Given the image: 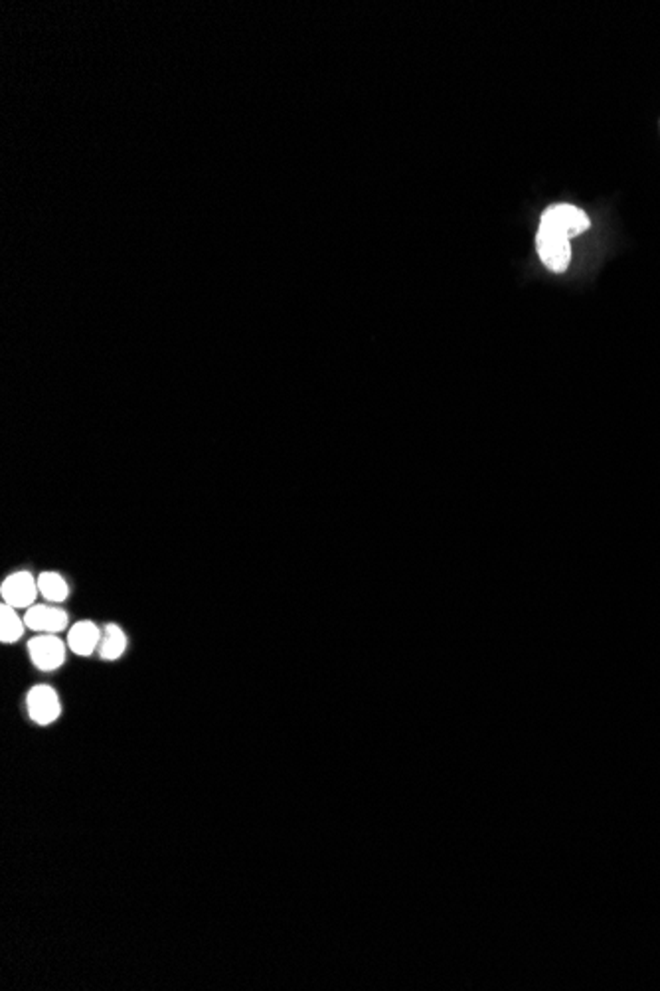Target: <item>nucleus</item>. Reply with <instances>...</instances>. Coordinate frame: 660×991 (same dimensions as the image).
I'll use <instances>...</instances> for the list:
<instances>
[{
    "instance_id": "2",
    "label": "nucleus",
    "mask_w": 660,
    "mask_h": 991,
    "mask_svg": "<svg viewBox=\"0 0 660 991\" xmlns=\"http://www.w3.org/2000/svg\"><path fill=\"white\" fill-rule=\"evenodd\" d=\"M536 249L542 264L554 273H563L570 268L571 246L568 237L554 234L544 228H538Z\"/></svg>"
},
{
    "instance_id": "10",
    "label": "nucleus",
    "mask_w": 660,
    "mask_h": 991,
    "mask_svg": "<svg viewBox=\"0 0 660 991\" xmlns=\"http://www.w3.org/2000/svg\"><path fill=\"white\" fill-rule=\"evenodd\" d=\"M38 590L47 602H64L69 594L66 580L58 572H42L38 578Z\"/></svg>"
},
{
    "instance_id": "1",
    "label": "nucleus",
    "mask_w": 660,
    "mask_h": 991,
    "mask_svg": "<svg viewBox=\"0 0 660 991\" xmlns=\"http://www.w3.org/2000/svg\"><path fill=\"white\" fill-rule=\"evenodd\" d=\"M540 228L560 234L563 237H575L590 228V218L583 210L571 205H556L548 208L540 220Z\"/></svg>"
},
{
    "instance_id": "5",
    "label": "nucleus",
    "mask_w": 660,
    "mask_h": 991,
    "mask_svg": "<svg viewBox=\"0 0 660 991\" xmlns=\"http://www.w3.org/2000/svg\"><path fill=\"white\" fill-rule=\"evenodd\" d=\"M40 594L38 580L30 572H16L3 582V600L12 607H28Z\"/></svg>"
},
{
    "instance_id": "6",
    "label": "nucleus",
    "mask_w": 660,
    "mask_h": 991,
    "mask_svg": "<svg viewBox=\"0 0 660 991\" xmlns=\"http://www.w3.org/2000/svg\"><path fill=\"white\" fill-rule=\"evenodd\" d=\"M24 624L38 634H58L68 627V614L54 606H32L24 616Z\"/></svg>"
},
{
    "instance_id": "7",
    "label": "nucleus",
    "mask_w": 660,
    "mask_h": 991,
    "mask_svg": "<svg viewBox=\"0 0 660 991\" xmlns=\"http://www.w3.org/2000/svg\"><path fill=\"white\" fill-rule=\"evenodd\" d=\"M101 636L103 634L95 624L78 622L74 627L69 629L68 643H69L71 651H76L78 655H81V658H88V655H91L95 649L100 648Z\"/></svg>"
},
{
    "instance_id": "3",
    "label": "nucleus",
    "mask_w": 660,
    "mask_h": 991,
    "mask_svg": "<svg viewBox=\"0 0 660 991\" xmlns=\"http://www.w3.org/2000/svg\"><path fill=\"white\" fill-rule=\"evenodd\" d=\"M32 663L42 671H54L66 661V646L56 634H40L28 643Z\"/></svg>"
},
{
    "instance_id": "4",
    "label": "nucleus",
    "mask_w": 660,
    "mask_h": 991,
    "mask_svg": "<svg viewBox=\"0 0 660 991\" xmlns=\"http://www.w3.org/2000/svg\"><path fill=\"white\" fill-rule=\"evenodd\" d=\"M26 707L30 712V719L38 724H52L59 716V712H62V704H59L58 692L47 685H38L28 692Z\"/></svg>"
},
{
    "instance_id": "8",
    "label": "nucleus",
    "mask_w": 660,
    "mask_h": 991,
    "mask_svg": "<svg viewBox=\"0 0 660 991\" xmlns=\"http://www.w3.org/2000/svg\"><path fill=\"white\" fill-rule=\"evenodd\" d=\"M127 649V636L125 631L115 626V624H110L105 629H103V636H101V643H100V653L101 658L107 659V661H115L121 658V655L125 653Z\"/></svg>"
},
{
    "instance_id": "9",
    "label": "nucleus",
    "mask_w": 660,
    "mask_h": 991,
    "mask_svg": "<svg viewBox=\"0 0 660 991\" xmlns=\"http://www.w3.org/2000/svg\"><path fill=\"white\" fill-rule=\"evenodd\" d=\"M24 626L26 624L18 617L16 607L3 604V607H0V639L5 643L18 641L24 634Z\"/></svg>"
}]
</instances>
